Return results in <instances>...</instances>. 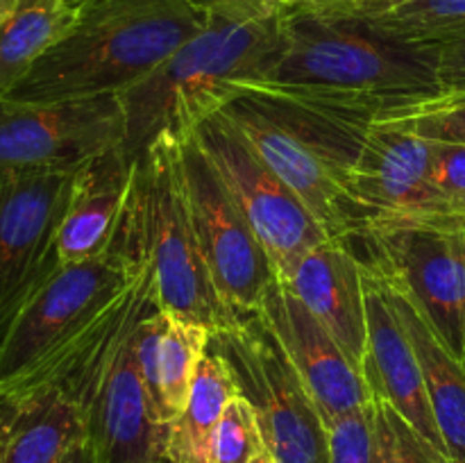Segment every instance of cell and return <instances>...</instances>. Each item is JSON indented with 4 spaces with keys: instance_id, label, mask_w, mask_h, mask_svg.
I'll use <instances>...</instances> for the list:
<instances>
[{
    "instance_id": "44dd1931",
    "label": "cell",
    "mask_w": 465,
    "mask_h": 463,
    "mask_svg": "<svg viewBox=\"0 0 465 463\" xmlns=\"http://www.w3.org/2000/svg\"><path fill=\"white\" fill-rule=\"evenodd\" d=\"M80 18L71 0H18L0 25V98L9 94Z\"/></svg>"
},
{
    "instance_id": "4dcf8cb0",
    "label": "cell",
    "mask_w": 465,
    "mask_h": 463,
    "mask_svg": "<svg viewBox=\"0 0 465 463\" xmlns=\"http://www.w3.org/2000/svg\"><path fill=\"white\" fill-rule=\"evenodd\" d=\"M286 16H348L359 14V0H275Z\"/></svg>"
},
{
    "instance_id": "7c38bea8",
    "label": "cell",
    "mask_w": 465,
    "mask_h": 463,
    "mask_svg": "<svg viewBox=\"0 0 465 463\" xmlns=\"http://www.w3.org/2000/svg\"><path fill=\"white\" fill-rule=\"evenodd\" d=\"M182 180L213 286L236 313H254L277 280L266 250L239 212L193 134L180 141Z\"/></svg>"
},
{
    "instance_id": "ba28073f",
    "label": "cell",
    "mask_w": 465,
    "mask_h": 463,
    "mask_svg": "<svg viewBox=\"0 0 465 463\" xmlns=\"http://www.w3.org/2000/svg\"><path fill=\"white\" fill-rule=\"evenodd\" d=\"M209 350L225 359L239 393L252 404L272 461L330 463L325 420L257 313H241L234 327L212 334Z\"/></svg>"
},
{
    "instance_id": "52a82bcc",
    "label": "cell",
    "mask_w": 465,
    "mask_h": 463,
    "mask_svg": "<svg viewBox=\"0 0 465 463\" xmlns=\"http://www.w3.org/2000/svg\"><path fill=\"white\" fill-rule=\"evenodd\" d=\"M159 309L150 268L80 354L48 384L80 407L95 463H163L171 425L154 418L139 366L136 331Z\"/></svg>"
},
{
    "instance_id": "277c9868",
    "label": "cell",
    "mask_w": 465,
    "mask_h": 463,
    "mask_svg": "<svg viewBox=\"0 0 465 463\" xmlns=\"http://www.w3.org/2000/svg\"><path fill=\"white\" fill-rule=\"evenodd\" d=\"M218 113L293 191L327 239L361 234L366 218L348 195L345 172L371 121L266 94L236 95Z\"/></svg>"
},
{
    "instance_id": "6da1fadb",
    "label": "cell",
    "mask_w": 465,
    "mask_h": 463,
    "mask_svg": "<svg viewBox=\"0 0 465 463\" xmlns=\"http://www.w3.org/2000/svg\"><path fill=\"white\" fill-rule=\"evenodd\" d=\"M241 94L277 95L372 121L443 94L439 45L404 39L361 14L286 16L275 71L241 86Z\"/></svg>"
},
{
    "instance_id": "836d02e7",
    "label": "cell",
    "mask_w": 465,
    "mask_h": 463,
    "mask_svg": "<svg viewBox=\"0 0 465 463\" xmlns=\"http://www.w3.org/2000/svg\"><path fill=\"white\" fill-rule=\"evenodd\" d=\"M189 3H191V5H195V7H200V9H204V12H207V9L216 7V5L232 3V0H189Z\"/></svg>"
},
{
    "instance_id": "30bf717a",
    "label": "cell",
    "mask_w": 465,
    "mask_h": 463,
    "mask_svg": "<svg viewBox=\"0 0 465 463\" xmlns=\"http://www.w3.org/2000/svg\"><path fill=\"white\" fill-rule=\"evenodd\" d=\"M361 236L465 366V222L371 221Z\"/></svg>"
},
{
    "instance_id": "603a6c76",
    "label": "cell",
    "mask_w": 465,
    "mask_h": 463,
    "mask_svg": "<svg viewBox=\"0 0 465 463\" xmlns=\"http://www.w3.org/2000/svg\"><path fill=\"white\" fill-rule=\"evenodd\" d=\"M212 331L189 318L168 313L166 334L162 340V399L168 422L175 420L189 399L195 372L209 350Z\"/></svg>"
},
{
    "instance_id": "f546056e",
    "label": "cell",
    "mask_w": 465,
    "mask_h": 463,
    "mask_svg": "<svg viewBox=\"0 0 465 463\" xmlns=\"http://www.w3.org/2000/svg\"><path fill=\"white\" fill-rule=\"evenodd\" d=\"M439 82L443 94H465V36L439 45Z\"/></svg>"
},
{
    "instance_id": "d590c367",
    "label": "cell",
    "mask_w": 465,
    "mask_h": 463,
    "mask_svg": "<svg viewBox=\"0 0 465 463\" xmlns=\"http://www.w3.org/2000/svg\"><path fill=\"white\" fill-rule=\"evenodd\" d=\"M252 463H275V461H272V457H271V454H268V452H263L262 457H257V458H254Z\"/></svg>"
},
{
    "instance_id": "3957f363",
    "label": "cell",
    "mask_w": 465,
    "mask_h": 463,
    "mask_svg": "<svg viewBox=\"0 0 465 463\" xmlns=\"http://www.w3.org/2000/svg\"><path fill=\"white\" fill-rule=\"evenodd\" d=\"M207 21L189 0H86L75 27L5 95L62 103L125 94Z\"/></svg>"
},
{
    "instance_id": "74e56055",
    "label": "cell",
    "mask_w": 465,
    "mask_h": 463,
    "mask_svg": "<svg viewBox=\"0 0 465 463\" xmlns=\"http://www.w3.org/2000/svg\"><path fill=\"white\" fill-rule=\"evenodd\" d=\"M163 463H171V461H168V458H166V461H163Z\"/></svg>"
},
{
    "instance_id": "4fadbf2b",
    "label": "cell",
    "mask_w": 465,
    "mask_h": 463,
    "mask_svg": "<svg viewBox=\"0 0 465 463\" xmlns=\"http://www.w3.org/2000/svg\"><path fill=\"white\" fill-rule=\"evenodd\" d=\"M77 171L0 177V336L27 295L59 266L57 236Z\"/></svg>"
},
{
    "instance_id": "e575fe53",
    "label": "cell",
    "mask_w": 465,
    "mask_h": 463,
    "mask_svg": "<svg viewBox=\"0 0 465 463\" xmlns=\"http://www.w3.org/2000/svg\"><path fill=\"white\" fill-rule=\"evenodd\" d=\"M16 3L18 0H0V25H3V21L9 16V12H12Z\"/></svg>"
},
{
    "instance_id": "4316f807",
    "label": "cell",
    "mask_w": 465,
    "mask_h": 463,
    "mask_svg": "<svg viewBox=\"0 0 465 463\" xmlns=\"http://www.w3.org/2000/svg\"><path fill=\"white\" fill-rule=\"evenodd\" d=\"M266 452L257 413L243 395H234L223 411L212 443V463H252Z\"/></svg>"
},
{
    "instance_id": "d6a6232c",
    "label": "cell",
    "mask_w": 465,
    "mask_h": 463,
    "mask_svg": "<svg viewBox=\"0 0 465 463\" xmlns=\"http://www.w3.org/2000/svg\"><path fill=\"white\" fill-rule=\"evenodd\" d=\"M62 463H95V461H94V454H91L89 445L82 443V445H77V448H73Z\"/></svg>"
},
{
    "instance_id": "cb8c5ba5",
    "label": "cell",
    "mask_w": 465,
    "mask_h": 463,
    "mask_svg": "<svg viewBox=\"0 0 465 463\" xmlns=\"http://www.w3.org/2000/svg\"><path fill=\"white\" fill-rule=\"evenodd\" d=\"M375 21L409 41L443 45L465 36V0H409Z\"/></svg>"
},
{
    "instance_id": "d4e9b609",
    "label": "cell",
    "mask_w": 465,
    "mask_h": 463,
    "mask_svg": "<svg viewBox=\"0 0 465 463\" xmlns=\"http://www.w3.org/2000/svg\"><path fill=\"white\" fill-rule=\"evenodd\" d=\"M371 123L427 141L465 145V94H440L425 103L381 113Z\"/></svg>"
},
{
    "instance_id": "83f0119b",
    "label": "cell",
    "mask_w": 465,
    "mask_h": 463,
    "mask_svg": "<svg viewBox=\"0 0 465 463\" xmlns=\"http://www.w3.org/2000/svg\"><path fill=\"white\" fill-rule=\"evenodd\" d=\"M330 463H377L375 399L327 427Z\"/></svg>"
},
{
    "instance_id": "ac0fdd59",
    "label": "cell",
    "mask_w": 465,
    "mask_h": 463,
    "mask_svg": "<svg viewBox=\"0 0 465 463\" xmlns=\"http://www.w3.org/2000/svg\"><path fill=\"white\" fill-rule=\"evenodd\" d=\"M82 443L84 416L59 384L0 393V463H62Z\"/></svg>"
},
{
    "instance_id": "8d00e7d4",
    "label": "cell",
    "mask_w": 465,
    "mask_h": 463,
    "mask_svg": "<svg viewBox=\"0 0 465 463\" xmlns=\"http://www.w3.org/2000/svg\"><path fill=\"white\" fill-rule=\"evenodd\" d=\"M71 3H75L77 7H80V5H82V3H86V0H71Z\"/></svg>"
},
{
    "instance_id": "9c48e42d",
    "label": "cell",
    "mask_w": 465,
    "mask_h": 463,
    "mask_svg": "<svg viewBox=\"0 0 465 463\" xmlns=\"http://www.w3.org/2000/svg\"><path fill=\"white\" fill-rule=\"evenodd\" d=\"M191 134L266 250L277 281H286L304 254L330 241L325 230L221 113Z\"/></svg>"
},
{
    "instance_id": "e0dca14e",
    "label": "cell",
    "mask_w": 465,
    "mask_h": 463,
    "mask_svg": "<svg viewBox=\"0 0 465 463\" xmlns=\"http://www.w3.org/2000/svg\"><path fill=\"white\" fill-rule=\"evenodd\" d=\"M284 284L363 372L368 345L363 259L348 241H325L304 254Z\"/></svg>"
},
{
    "instance_id": "2e32d148",
    "label": "cell",
    "mask_w": 465,
    "mask_h": 463,
    "mask_svg": "<svg viewBox=\"0 0 465 463\" xmlns=\"http://www.w3.org/2000/svg\"><path fill=\"white\" fill-rule=\"evenodd\" d=\"M363 281H366L368 311L363 377L371 386L372 398H381L393 404L430 443L448 454L431 411L418 354L391 302L384 277L371 259L363 261Z\"/></svg>"
},
{
    "instance_id": "8992f818",
    "label": "cell",
    "mask_w": 465,
    "mask_h": 463,
    "mask_svg": "<svg viewBox=\"0 0 465 463\" xmlns=\"http://www.w3.org/2000/svg\"><path fill=\"white\" fill-rule=\"evenodd\" d=\"M148 263L123 245L59 263L18 307L0 336V393L53 381L121 307Z\"/></svg>"
},
{
    "instance_id": "5b68a950",
    "label": "cell",
    "mask_w": 465,
    "mask_h": 463,
    "mask_svg": "<svg viewBox=\"0 0 465 463\" xmlns=\"http://www.w3.org/2000/svg\"><path fill=\"white\" fill-rule=\"evenodd\" d=\"M180 141L163 134L134 159L114 243L148 263L159 309L216 334L234 327L241 313L223 302L204 263L186 202Z\"/></svg>"
},
{
    "instance_id": "f1b7e54d",
    "label": "cell",
    "mask_w": 465,
    "mask_h": 463,
    "mask_svg": "<svg viewBox=\"0 0 465 463\" xmlns=\"http://www.w3.org/2000/svg\"><path fill=\"white\" fill-rule=\"evenodd\" d=\"M431 180L454 213L465 221V145L430 141Z\"/></svg>"
},
{
    "instance_id": "1f68e13d",
    "label": "cell",
    "mask_w": 465,
    "mask_h": 463,
    "mask_svg": "<svg viewBox=\"0 0 465 463\" xmlns=\"http://www.w3.org/2000/svg\"><path fill=\"white\" fill-rule=\"evenodd\" d=\"M409 0H359V14L361 16H384V14L393 12V9L402 7Z\"/></svg>"
},
{
    "instance_id": "8fae6325",
    "label": "cell",
    "mask_w": 465,
    "mask_h": 463,
    "mask_svg": "<svg viewBox=\"0 0 465 463\" xmlns=\"http://www.w3.org/2000/svg\"><path fill=\"white\" fill-rule=\"evenodd\" d=\"M125 139L121 95L62 103L0 98V177L77 171Z\"/></svg>"
},
{
    "instance_id": "d6986e66",
    "label": "cell",
    "mask_w": 465,
    "mask_h": 463,
    "mask_svg": "<svg viewBox=\"0 0 465 463\" xmlns=\"http://www.w3.org/2000/svg\"><path fill=\"white\" fill-rule=\"evenodd\" d=\"M134 162L118 148L91 159L77 171L57 236L62 266L104 254L121 222Z\"/></svg>"
},
{
    "instance_id": "5bb4252c",
    "label": "cell",
    "mask_w": 465,
    "mask_h": 463,
    "mask_svg": "<svg viewBox=\"0 0 465 463\" xmlns=\"http://www.w3.org/2000/svg\"><path fill=\"white\" fill-rule=\"evenodd\" d=\"M345 189L366 222H465L431 180L430 141L409 132L371 123L345 172Z\"/></svg>"
},
{
    "instance_id": "484cf974",
    "label": "cell",
    "mask_w": 465,
    "mask_h": 463,
    "mask_svg": "<svg viewBox=\"0 0 465 463\" xmlns=\"http://www.w3.org/2000/svg\"><path fill=\"white\" fill-rule=\"evenodd\" d=\"M372 399L377 416V463H452L393 404L381 398Z\"/></svg>"
},
{
    "instance_id": "9a60e30c",
    "label": "cell",
    "mask_w": 465,
    "mask_h": 463,
    "mask_svg": "<svg viewBox=\"0 0 465 463\" xmlns=\"http://www.w3.org/2000/svg\"><path fill=\"white\" fill-rule=\"evenodd\" d=\"M254 313L284 350L327 427L372 402L363 372L284 284L272 281Z\"/></svg>"
},
{
    "instance_id": "7402d4cb",
    "label": "cell",
    "mask_w": 465,
    "mask_h": 463,
    "mask_svg": "<svg viewBox=\"0 0 465 463\" xmlns=\"http://www.w3.org/2000/svg\"><path fill=\"white\" fill-rule=\"evenodd\" d=\"M239 395L225 359L207 350L195 372L189 399L171 422L166 458L171 463H212V443L227 402Z\"/></svg>"
},
{
    "instance_id": "ffe728a7",
    "label": "cell",
    "mask_w": 465,
    "mask_h": 463,
    "mask_svg": "<svg viewBox=\"0 0 465 463\" xmlns=\"http://www.w3.org/2000/svg\"><path fill=\"white\" fill-rule=\"evenodd\" d=\"M371 261L380 268L386 289H389L391 302H393L418 354L431 411H434L436 425H439L450 461L465 463V366L431 330V325L422 316L420 309L416 307L407 289L380 261H375L372 257Z\"/></svg>"
},
{
    "instance_id": "7a4b0ae2",
    "label": "cell",
    "mask_w": 465,
    "mask_h": 463,
    "mask_svg": "<svg viewBox=\"0 0 465 463\" xmlns=\"http://www.w3.org/2000/svg\"><path fill=\"white\" fill-rule=\"evenodd\" d=\"M284 41L286 14L275 0H232L207 9L204 25L184 45L121 94L125 157L134 162L163 134H191L241 86L268 80Z\"/></svg>"
}]
</instances>
